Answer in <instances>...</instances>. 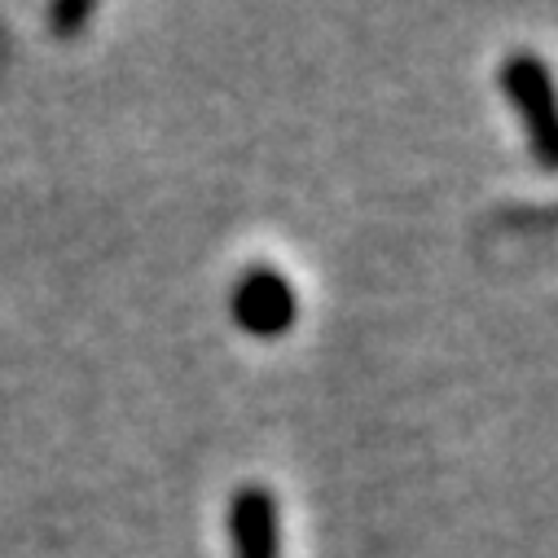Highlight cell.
Instances as JSON below:
<instances>
[{
  "instance_id": "1",
  "label": "cell",
  "mask_w": 558,
  "mask_h": 558,
  "mask_svg": "<svg viewBox=\"0 0 558 558\" xmlns=\"http://www.w3.org/2000/svg\"><path fill=\"white\" fill-rule=\"evenodd\" d=\"M497 80H501V93L514 101V110L523 119L532 159L541 168L558 172V84L549 75V62L532 49H519L501 62Z\"/></svg>"
},
{
  "instance_id": "4",
  "label": "cell",
  "mask_w": 558,
  "mask_h": 558,
  "mask_svg": "<svg viewBox=\"0 0 558 558\" xmlns=\"http://www.w3.org/2000/svg\"><path fill=\"white\" fill-rule=\"evenodd\" d=\"M93 19V5L88 0H71V5H53L49 23L58 27V36H75V27H84Z\"/></svg>"
},
{
  "instance_id": "2",
  "label": "cell",
  "mask_w": 558,
  "mask_h": 558,
  "mask_svg": "<svg viewBox=\"0 0 558 558\" xmlns=\"http://www.w3.org/2000/svg\"><path fill=\"white\" fill-rule=\"evenodd\" d=\"M229 308H233L238 330H246L251 339H282V335L295 326V317H300V295H295V287L287 282L282 268L251 264V268L238 277Z\"/></svg>"
},
{
  "instance_id": "3",
  "label": "cell",
  "mask_w": 558,
  "mask_h": 558,
  "mask_svg": "<svg viewBox=\"0 0 558 558\" xmlns=\"http://www.w3.org/2000/svg\"><path fill=\"white\" fill-rule=\"evenodd\" d=\"M233 558H282V519L264 484H242L229 501Z\"/></svg>"
}]
</instances>
